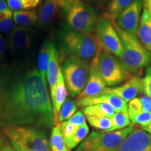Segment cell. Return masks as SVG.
I'll return each mask as SVG.
<instances>
[{
    "label": "cell",
    "instance_id": "obj_9",
    "mask_svg": "<svg viewBox=\"0 0 151 151\" xmlns=\"http://www.w3.org/2000/svg\"><path fill=\"white\" fill-rule=\"evenodd\" d=\"M96 39L100 47L121 59L122 46L118 32L111 20L104 16L99 17L95 28Z\"/></svg>",
    "mask_w": 151,
    "mask_h": 151
},
{
    "label": "cell",
    "instance_id": "obj_19",
    "mask_svg": "<svg viewBox=\"0 0 151 151\" xmlns=\"http://www.w3.org/2000/svg\"><path fill=\"white\" fill-rule=\"evenodd\" d=\"M142 11L137 35L143 46L151 52V16L146 11Z\"/></svg>",
    "mask_w": 151,
    "mask_h": 151
},
{
    "label": "cell",
    "instance_id": "obj_12",
    "mask_svg": "<svg viewBox=\"0 0 151 151\" xmlns=\"http://www.w3.org/2000/svg\"><path fill=\"white\" fill-rule=\"evenodd\" d=\"M141 93H144L143 78H141L139 76H131L124 84L115 88H106L102 92V94L116 95L121 98L126 102H129L137 97L138 94Z\"/></svg>",
    "mask_w": 151,
    "mask_h": 151
},
{
    "label": "cell",
    "instance_id": "obj_1",
    "mask_svg": "<svg viewBox=\"0 0 151 151\" xmlns=\"http://www.w3.org/2000/svg\"><path fill=\"white\" fill-rule=\"evenodd\" d=\"M46 81L37 69L15 64L0 69V129L13 127H54Z\"/></svg>",
    "mask_w": 151,
    "mask_h": 151
},
{
    "label": "cell",
    "instance_id": "obj_32",
    "mask_svg": "<svg viewBox=\"0 0 151 151\" xmlns=\"http://www.w3.org/2000/svg\"><path fill=\"white\" fill-rule=\"evenodd\" d=\"M143 87L144 94L151 97V65L147 69L146 75L143 78Z\"/></svg>",
    "mask_w": 151,
    "mask_h": 151
},
{
    "label": "cell",
    "instance_id": "obj_24",
    "mask_svg": "<svg viewBox=\"0 0 151 151\" xmlns=\"http://www.w3.org/2000/svg\"><path fill=\"white\" fill-rule=\"evenodd\" d=\"M50 146L52 151H71L66 145L60 124L55 125L52 128L50 135Z\"/></svg>",
    "mask_w": 151,
    "mask_h": 151
},
{
    "label": "cell",
    "instance_id": "obj_6",
    "mask_svg": "<svg viewBox=\"0 0 151 151\" xmlns=\"http://www.w3.org/2000/svg\"><path fill=\"white\" fill-rule=\"evenodd\" d=\"M99 72L106 86H116L129 79V69L120 60L100 47L96 57Z\"/></svg>",
    "mask_w": 151,
    "mask_h": 151
},
{
    "label": "cell",
    "instance_id": "obj_42",
    "mask_svg": "<svg viewBox=\"0 0 151 151\" xmlns=\"http://www.w3.org/2000/svg\"><path fill=\"white\" fill-rule=\"evenodd\" d=\"M141 128L151 136V122L148 124V126H146V127H141Z\"/></svg>",
    "mask_w": 151,
    "mask_h": 151
},
{
    "label": "cell",
    "instance_id": "obj_44",
    "mask_svg": "<svg viewBox=\"0 0 151 151\" xmlns=\"http://www.w3.org/2000/svg\"><path fill=\"white\" fill-rule=\"evenodd\" d=\"M76 151H82V150H76Z\"/></svg>",
    "mask_w": 151,
    "mask_h": 151
},
{
    "label": "cell",
    "instance_id": "obj_7",
    "mask_svg": "<svg viewBox=\"0 0 151 151\" xmlns=\"http://www.w3.org/2000/svg\"><path fill=\"white\" fill-rule=\"evenodd\" d=\"M60 68L69 94L76 97L84 89L89 78L90 65L68 57Z\"/></svg>",
    "mask_w": 151,
    "mask_h": 151
},
{
    "label": "cell",
    "instance_id": "obj_2",
    "mask_svg": "<svg viewBox=\"0 0 151 151\" xmlns=\"http://www.w3.org/2000/svg\"><path fill=\"white\" fill-rule=\"evenodd\" d=\"M60 39L62 50L68 57L89 65L96 58L100 48L97 39L91 34L69 27L62 31Z\"/></svg>",
    "mask_w": 151,
    "mask_h": 151
},
{
    "label": "cell",
    "instance_id": "obj_11",
    "mask_svg": "<svg viewBox=\"0 0 151 151\" xmlns=\"http://www.w3.org/2000/svg\"><path fill=\"white\" fill-rule=\"evenodd\" d=\"M35 39L34 30L29 27L16 26L11 33L9 34L8 46L14 52H27L32 48Z\"/></svg>",
    "mask_w": 151,
    "mask_h": 151
},
{
    "label": "cell",
    "instance_id": "obj_13",
    "mask_svg": "<svg viewBox=\"0 0 151 151\" xmlns=\"http://www.w3.org/2000/svg\"><path fill=\"white\" fill-rule=\"evenodd\" d=\"M115 151H151V136L135 127Z\"/></svg>",
    "mask_w": 151,
    "mask_h": 151
},
{
    "label": "cell",
    "instance_id": "obj_15",
    "mask_svg": "<svg viewBox=\"0 0 151 151\" xmlns=\"http://www.w3.org/2000/svg\"><path fill=\"white\" fill-rule=\"evenodd\" d=\"M76 104L81 108L97 104H107L114 109L116 113H127L128 111V106L125 101L111 94H102L97 97L76 100Z\"/></svg>",
    "mask_w": 151,
    "mask_h": 151
},
{
    "label": "cell",
    "instance_id": "obj_17",
    "mask_svg": "<svg viewBox=\"0 0 151 151\" xmlns=\"http://www.w3.org/2000/svg\"><path fill=\"white\" fill-rule=\"evenodd\" d=\"M67 87H66L65 80H64L61 68H60L58 83H57L55 90L54 98L52 100V112H53V120L55 125L58 124V114H59L62 104H63L66 99H67Z\"/></svg>",
    "mask_w": 151,
    "mask_h": 151
},
{
    "label": "cell",
    "instance_id": "obj_8",
    "mask_svg": "<svg viewBox=\"0 0 151 151\" xmlns=\"http://www.w3.org/2000/svg\"><path fill=\"white\" fill-rule=\"evenodd\" d=\"M64 12L68 24L72 29L88 34L95 31L99 17L90 5L79 0Z\"/></svg>",
    "mask_w": 151,
    "mask_h": 151
},
{
    "label": "cell",
    "instance_id": "obj_27",
    "mask_svg": "<svg viewBox=\"0 0 151 151\" xmlns=\"http://www.w3.org/2000/svg\"><path fill=\"white\" fill-rule=\"evenodd\" d=\"M89 130V127L87 123L80 126L76 130V132H75L74 134L72 136V137L65 141L68 148L71 150L78 146L81 141H83L84 139L88 137Z\"/></svg>",
    "mask_w": 151,
    "mask_h": 151
},
{
    "label": "cell",
    "instance_id": "obj_30",
    "mask_svg": "<svg viewBox=\"0 0 151 151\" xmlns=\"http://www.w3.org/2000/svg\"><path fill=\"white\" fill-rule=\"evenodd\" d=\"M133 124L140 125L141 127H146L151 122V112H139L128 113Z\"/></svg>",
    "mask_w": 151,
    "mask_h": 151
},
{
    "label": "cell",
    "instance_id": "obj_40",
    "mask_svg": "<svg viewBox=\"0 0 151 151\" xmlns=\"http://www.w3.org/2000/svg\"><path fill=\"white\" fill-rule=\"evenodd\" d=\"M143 9L151 16V0H143Z\"/></svg>",
    "mask_w": 151,
    "mask_h": 151
},
{
    "label": "cell",
    "instance_id": "obj_41",
    "mask_svg": "<svg viewBox=\"0 0 151 151\" xmlns=\"http://www.w3.org/2000/svg\"><path fill=\"white\" fill-rule=\"evenodd\" d=\"M9 6L7 5L6 1L5 0H0V11L9 9Z\"/></svg>",
    "mask_w": 151,
    "mask_h": 151
},
{
    "label": "cell",
    "instance_id": "obj_35",
    "mask_svg": "<svg viewBox=\"0 0 151 151\" xmlns=\"http://www.w3.org/2000/svg\"><path fill=\"white\" fill-rule=\"evenodd\" d=\"M139 99L141 103L143 112H151V97L145 94L139 97Z\"/></svg>",
    "mask_w": 151,
    "mask_h": 151
},
{
    "label": "cell",
    "instance_id": "obj_20",
    "mask_svg": "<svg viewBox=\"0 0 151 151\" xmlns=\"http://www.w3.org/2000/svg\"><path fill=\"white\" fill-rule=\"evenodd\" d=\"M51 40H46L41 46L38 55V71H39L42 78L46 81L47 70H48L49 60L50 56V46Z\"/></svg>",
    "mask_w": 151,
    "mask_h": 151
},
{
    "label": "cell",
    "instance_id": "obj_4",
    "mask_svg": "<svg viewBox=\"0 0 151 151\" xmlns=\"http://www.w3.org/2000/svg\"><path fill=\"white\" fill-rule=\"evenodd\" d=\"M112 23L118 32L122 46L120 60L129 71H136L150 65L151 52L143 46L137 36L120 29L113 20Z\"/></svg>",
    "mask_w": 151,
    "mask_h": 151
},
{
    "label": "cell",
    "instance_id": "obj_5",
    "mask_svg": "<svg viewBox=\"0 0 151 151\" xmlns=\"http://www.w3.org/2000/svg\"><path fill=\"white\" fill-rule=\"evenodd\" d=\"M134 125L132 124L122 129L110 132L92 131L76 150L115 151L132 132Z\"/></svg>",
    "mask_w": 151,
    "mask_h": 151
},
{
    "label": "cell",
    "instance_id": "obj_26",
    "mask_svg": "<svg viewBox=\"0 0 151 151\" xmlns=\"http://www.w3.org/2000/svg\"><path fill=\"white\" fill-rule=\"evenodd\" d=\"M111 128L106 132L122 129L129 126L130 124H132L131 120H130L129 115H128V112L115 113L114 115L111 118Z\"/></svg>",
    "mask_w": 151,
    "mask_h": 151
},
{
    "label": "cell",
    "instance_id": "obj_29",
    "mask_svg": "<svg viewBox=\"0 0 151 151\" xmlns=\"http://www.w3.org/2000/svg\"><path fill=\"white\" fill-rule=\"evenodd\" d=\"M87 120L90 125L101 132H106L111 128V120L110 118L106 117H97L88 116Z\"/></svg>",
    "mask_w": 151,
    "mask_h": 151
},
{
    "label": "cell",
    "instance_id": "obj_16",
    "mask_svg": "<svg viewBox=\"0 0 151 151\" xmlns=\"http://www.w3.org/2000/svg\"><path fill=\"white\" fill-rule=\"evenodd\" d=\"M60 56L58 49L56 48L55 44L53 41H52L51 46H50V56L49 60L48 70H47L46 78L48 80L49 87H50V99H53L55 90L57 86L58 79V74L60 67L59 66Z\"/></svg>",
    "mask_w": 151,
    "mask_h": 151
},
{
    "label": "cell",
    "instance_id": "obj_43",
    "mask_svg": "<svg viewBox=\"0 0 151 151\" xmlns=\"http://www.w3.org/2000/svg\"><path fill=\"white\" fill-rule=\"evenodd\" d=\"M1 138H2V137H1V136H0V139H1Z\"/></svg>",
    "mask_w": 151,
    "mask_h": 151
},
{
    "label": "cell",
    "instance_id": "obj_18",
    "mask_svg": "<svg viewBox=\"0 0 151 151\" xmlns=\"http://www.w3.org/2000/svg\"><path fill=\"white\" fill-rule=\"evenodd\" d=\"M58 5L56 0H45L38 10L37 24L44 29L48 27L53 19Z\"/></svg>",
    "mask_w": 151,
    "mask_h": 151
},
{
    "label": "cell",
    "instance_id": "obj_22",
    "mask_svg": "<svg viewBox=\"0 0 151 151\" xmlns=\"http://www.w3.org/2000/svg\"><path fill=\"white\" fill-rule=\"evenodd\" d=\"M83 113L86 116H97L111 118L116 113L114 109L107 104H97L88 106L84 107Z\"/></svg>",
    "mask_w": 151,
    "mask_h": 151
},
{
    "label": "cell",
    "instance_id": "obj_25",
    "mask_svg": "<svg viewBox=\"0 0 151 151\" xmlns=\"http://www.w3.org/2000/svg\"><path fill=\"white\" fill-rule=\"evenodd\" d=\"M78 109V106L74 100L67 98L62 104L58 117V124L68 120Z\"/></svg>",
    "mask_w": 151,
    "mask_h": 151
},
{
    "label": "cell",
    "instance_id": "obj_31",
    "mask_svg": "<svg viewBox=\"0 0 151 151\" xmlns=\"http://www.w3.org/2000/svg\"><path fill=\"white\" fill-rule=\"evenodd\" d=\"M60 129H61V132L63 136L64 139L65 141L67 140V139H70L72 137V136L74 134L75 132L78 129L79 127L74 125V124L70 123L67 121H65L62 123L60 124Z\"/></svg>",
    "mask_w": 151,
    "mask_h": 151
},
{
    "label": "cell",
    "instance_id": "obj_3",
    "mask_svg": "<svg viewBox=\"0 0 151 151\" xmlns=\"http://www.w3.org/2000/svg\"><path fill=\"white\" fill-rule=\"evenodd\" d=\"M14 151H52L44 130L34 127H13L1 130Z\"/></svg>",
    "mask_w": 151,
    "mask_h": 151
},
{
    "label": "cell",
    "instance_id": "obj_14",
    "mask_svg": "<svg viewBox=\"0 0 151 151\" xmlns=\"http://www.w3.org/2000/svg\"><path fill=\"white\" fill-rule=\"evenodd\" d=\"M97 57V56H96ZM106 85L98 70L96 58L90 65V76L84 89L78 94L76 100L88 99L101 95Z\"/></svg>",
    "mask_w": 151,
    "mask_h": 151
},
{
    "label": "cell",
    "instance_id": "obj_33",
    "mask_svg": "<svg viewBox=\"0 0 151 151\" xmlns=\"http://www.w3.org/2000/svg\"><path fill=\"white\" fill-rule=\"evenodd\" d=\"M67 121L77 127H80L83 124L86 123V118L82 111H77Z\"/></svg>",
    "mask_w": 151,
    "mask_h": 151
},
{
    "label": "cell",
    "instance_id": "obj_37",
    "mask_svg": "<svg viewBox=\"0 0 151 151\" xmlns=\"http://www.w3.org/2000/svg\"><path fill=\"white\" fill-rule=\"evenodd\" d=\"M78 1L79 0H56L58 7L61 8L63 11H65L68 7H69Z\"/></svg>",
    "mask_w": 151,
    "mask_h": 151
},
{
    "label": "cell",
    "instance_id": "obj_28",
    "mask_svg": "<svg viewBox=\"0 0 151 151\" xmlns=\"http://www.w3.org/2000/svg\"><path fill=\"white\" fill-rule=\"evenodd\" d=\"M41 0H6L7 5L11 11H24L35 8Z\"/></svg>",
    "mask_w": 151,
    "mask_h": 151
},
{
    "label": "cell",
    "instance_id": "obj_36",
    "mask_svg": "<svg viewBox=\"0 0 151 151\" xmlns=\"http://www.w3.org/2000/svg\"><path fill=\"white\" fill-rule=\"evenodd\" d=\"M8 43L4 37L0 34V60L4 58L7 50H8Z\"/></svg>",
    "mask_w": 151,
    "mask_h": 151
},
{
    "label": "cell",
    "instance_id": "obj_39",
    "mask_svg": "<svg viewBox=\"0 0 151 151\" xmlns=\"http://www.w3.org/2000/svg\"><path fill=\"white\" fill-rule=\"evenodd\" d=\"M0 151H14V150L9 146L6 140L1 138L0 139Z\"/></svg>",
    "mask_w": 151,
    "mask_h": 151
},
{
    "label": "cell",
    "instance_id": "obj_38",
    "mask_svg": "<svg viewBox=\"0 0 151 151\" xmlns=\"http://www.w3.org/2000/svg\"><path fill=\"white\" fill-rule=\"evenodd\" d=\"M13 16V12L10 9L7 10H4L0 11V21L7 20L9 18H11Z\"/></svg>",
    "mask_w": 151,
    "mask_h": 151
},
{
    "label": "cell",
    "instance_id": "obj_34",
    "mask_svg": "<svg viewBox=\"0 0 151 151\" xmlns=\"http://www.w3.org/2000/svg\"><path fill=\"white\" fill-rule=\"evenodd\" d=\"M16 27L14 20L11 18H9L4 21H0V32L10 34Z\"/></svg>",
    "mask_w": 151,
    "mask_h": 151
},
{
    "label": "cell",
    "instance_id": "obj_21",
    "mask_svg": "<svg viewBox=\"0 0 151 151\" xmlns=\"http://www.w3.org/2000/svg\"><path fill=\"white\" fill-rule=\"evenodd\" d=\"M14 22L18 27H29L37 23L38 15L35 10H24L15 11L13 14Z\"/></svg>",
    "mask_w": 151,
    "mask_h": 151
},
{
    "label": "cell",
    "instance_id": "obj_23",
    "mask_svg": "<svg viewBox=\"0 0 151 151\" xmlns=\"http://www.w3.org/2000/svg\"><path fill=\"white\" fill-rule=\"evenodd\" d=\"M137 0H111L107 7V11L104 16L111 20H114L118 14L127 9Z\"/></svg>",
    "mask_w": 151,
    "mask_h": 151
},
{
    "label": "cell",
    "instance_id": "obj_10",
    "mask_svg": "<svg viewBox=\"0 0 151 151\" xmlns=\"http://www.w3.org/2000/svg\"><path fill=\"white\" fill-rule=\"evenodd\" d=\"M142 10L143 0H137L120 13L113 21L120 29L137 36Z\"/></svg>",
    "mask_w": 151,
    "mask_h": 151
}]
</instances>
